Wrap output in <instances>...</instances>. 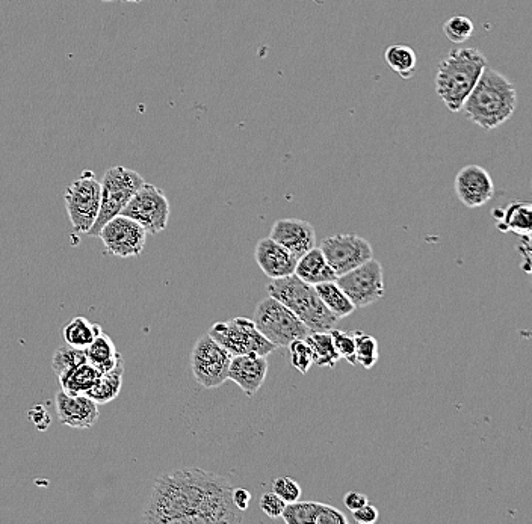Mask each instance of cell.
<instances>
[{"mask_svg": "<svg viewBox=\"0 0 532 524\" xmlns=\"http://www.w3.org/2000/svg\"><path fill=\"white\" fill-rule=\"evenodd\" d=\"M517 91L513 82L487 65L461 111L475 126L495 130L513 117Z\"/></svg>", "mask_w": 532, "mask_h": 524, "instance_id": "cell-2", "label": "cell"}, {"mask_svg": "<svg viewBox=\"0 0 532 524\" xmlns=\"http://www.w3.org/2000/svg\"><path fill=\"white\" fill-rule=\"evenodd\" d=\"M344 503L353 512L369 503V499L366 494L359 493V491H350V493L345 494Z\"/></svg>", "mask_w": 532, "mask_h": 524, "instance_id": "cell-37", "label": "cell"}, {"mask_svg": "<svg viewBox=\"0 0 532 524\" xmlns=\"http://www.w3.org/2000/svg\"><path fill=\"white\" fill-rule=\"evenodd\" d=\"M353 517L357 523L372 524L378 520V517H380V512H378V509L375 508L374 505H369V503H366V505L362 506V508L357 509V511H353Z\"/></svg>", "mask_w": 532, "mask_h": 524, "instance_id": "cell-36", "label": "cell"}, {"mask_svg": "<svg viewBox=\"0 0 532 524\" xmlns=\"http://www.w3.org/2000/svg\"><path fill=\"white\" fill-rule=\"evenodd\" d=\"M294 274L312 286L325 283V281H335L338 278V275L325 260L321 248L318 247H313L312 250L307 251L304 256L298 259Z\"/></svg>", "mask_w": 532, "mask_h": 524, "instance_id": "cell-21", "label": "cell"}, {"mask_svg": "<svg viewBox=\"0 0 532 524\" xmlns=\"http://www.w3.org/2000/svg\"><path fill=\"white\" fill-rule=\"evenodd\" d=\"M384 59H386V64L389 65L390 70L399 74V78L407 81V79H412L413 74L416 73L418 56L412 47L404 46V44H393V46L387 47L386 52H384Z\"/></svg>", "mask_w": 532, "mask_h": 524, "instance_id": "cell-27", "label": "cell"}, {"mask_svg": "<svg viewBox=\"0 0 532 524\" xmlns=\"http://www.w3.org/2000/svg\"><path fill=\"white\" fill-rule=\"evenodd\" d=\"M356 342V361L363 369H372L378 361V342L371 334L356 331L353 334Z\"/></svg>", "mask_w": 532, "mask_h": 524, "instance_id": "cell-29", "label": "cell"}, {"mask_svg": "<svg viewBox=\"0 0 532 524\" xmlns=\"http://www.w3.org/2000/svg\"><path fill=\"white\" fill-rule=\"evenodd\" d=\"M102 2H114V0H102Z\"/></svg>", "mask_w": 532, "mask_h": 524, "instance_id": "cell-40", "label": "cell"}, {"mask_svg": "<svg viewBox=\"0 0 532 524\" xmlns=\"http://www.w3.org/2000/svg\"><path fill=\"white\" fill-rule=\"evenodd\" d=\"M124 2H130V4H140V2H144V0H124Z\"/></svg>", "mask_w": 532, "mask_h": 524, "instance_id": "cell-39", "label": "cell"}, {"mask_svg": "<svg viewBox=\"0 0 532 524\" xmlns=\"http://www.w3.org/2000/svg\"><path fill=\"white\" fill-rule=\"evenodd\" d=\"M289 352H291L292 367L300 373H307L310 367L315 364V355L306 339H297L289 343Z\"/></svg>", "mask_w": 532, "mask_h": 524, "instance_id": "cell-32", "label": "cell"}, {"mask_svg": "<svg viewBox=\"0 0 532 524\" xmlns=\"http://www.w3.org/2000/svg\"><path fill=\"white\" fill-rule=\"evenodd\" d=\"M233 487L217 473L182 469L159 476L144 523L238 524L241 511L233 505Z\"/></svg>", "mask_w": 532, "mask_h": 524, "instance_id": "cell-1", "label": "cell"}, {"mask_svg": "<svg viewBox=\"0 0 532 524\" xmlns=\"http://www.w3.org/2000/svg\"><path fill=\"white\" fill-rule=\"evenodd\" d=\"M254 259L263 274L271 280L294 274L298 262L297 257L288 248L277 244L270 236L257 242Z\"/></svg>", "mask_w": 532, "mask_h": 524, "instance_id": "cell-18", "label": "cell"}, {"mask_svg": "<svg viewBox=\"0 0 532 524\" xmlns=\"http://www.w3.org/2000/svg\"><path fill=\"white\" fill-rule=\"evenodd\" d=\"M102 331L99 324H93L84 316H78V318H73L69 324H65L62 328V336L67 345L76 349H85Z\"/></svg>", "mask_w": 532, "mask_h": 524, "instance_id": "cell-26", "label": "cell"}, {"mask_svg": "<svg viewBox=\"0 0 532 524\" xmlns=\"http://www.w3.org/2000/svg\"><path fill=\"white\" fill-rule=\"evenodd\" d=\"M268 373V358L263 355H233L229 367V380L238 384L239 389L247 396H254L263 386Z\"/></svg>", "mask_w": 532, "mask_h": 524, "instance_id": "cell-17", "label": "cell"}, {"mask_svg": "<svg viewBox=\"0 0 532 524\" xmlns=\"http://www.w3.org/2000/svg\"><path fill=\"white\" fill-rule=\"evenodd\" d=\"M65 209L76 235L90 232L100 209V183L93 171H84L64 194Z\"/></svg>", "mask_w": 532, "mask_h": 524, "instance_id": "cell-9", "label": "cell"}, {"mask_svg": "<svg viewBox=\"0 0 532 524\" xmlns=\"http://www.w3.org/2000/svg\"><path fill=\"white\" fill-rule=\"evenodd\" d=\"M87 363L85 349H76L73 346L65 345L59 348L53 355L52 367L56 377H61L65 372H69L79 364Z\"/></svg>", "mask_w": 532, "mask_h": 524, "instance_id": "cell-30", "label": "cell"}, {"mask_svg": "<svg viewBox=\"0 0 532 524\" xmlns=\"http://www.w3.org/2000/svg\"><path fill=\"white\" fill-rule=\"evenodd\" d=\"M100 372L91 363H82L58 378L62 392L69 395H87L99 380Z\"/></svg>", "mask_w": 532, "mask_h": 524, "instance_id": "cell-23", "label": "cell"}, {"mask_svg": "<svg viewBox=\"0 0 532 524\" xmlns=\"http://www.w3.org/2000/svg\"><path fill=\"white\" fill-rule=\"evenodd\" d=\"M209 336L217 340L232 355L254 354L268 357L277 346L262 336L253 319L233 318L230 321L217 322L209 330Z\"/></svg>", "mask_w": 532, "mask_h": 524, "instance_id": "cell-7", "label": "cell"}, {"mask_svg": "<svg viewBox=\"0 0 532 524\" xmlns=\"http://www.w3.org/2000/svg\"><path fill=\"white\" fill-rule=\"evenodd\" d=\"M270 238L288 248L297 259L312 250L316 244V233L312 224L303 219H277L271 229Z\"/></svg>", "mask_w": 532, "mask_h": 524, "instance_id": "cell-16", "label": "cell"}, {"mask_svg": "<svg viewBox=\"0 0 532 524\" xmlns=\"http://www.w3.org/2000/svg\"><path fill=\"white\" fill-rule=\"evenodd\" d=\"M257 330L277 348H288L297 339H306L312 331L285 304L273 296H266L254 310Z\"/></svg>", "mask_w": 532, "mask_h": 524, "instance_id": "cell-5", "label": "cell"}, {"mask_svg": "<svg viewBox=\"0 0 532 524\" xmlns=\"http://www.w3.org/2000/svg\"><path fill=\"white\" fill-rule=\"evenodd\" d=\"M56 414L62 425L73 429L93 428L99 420V408L87 395L59 392L55 398Z\"/></svg>", "mask_w": 532, "mask_h": 524, "instance_id": "cell-15", "label": "cell"}, {"mask_svg": "<svg viewBox=\"0 0 532 524\" xmlns=\"http://www.w3.org/2000/svg\"><path fill=\"white\" fill-rule=\"evenodd\" d=\"M274 493L279 494L286 503H294L301 499V487L297 481L289 478V476H282L273 482Z\"/></svg>", "mask_w": 532, "mask_h": 524, "instance_id": "cell-34", "label": "cell"}, {"mask_svg": "<svg viewBox=\"0 0 532 524\" xmlns=\"http://www.w3.org/2000/svg\"><path fill=\"white\" fill-rule=\"evenodd\" d=\"M306 340L315 355V366L333 369L341 360L328 331H312Z\"/></svg>", "mask_w": 532, "mask_h": 524, "instance_id": "cell-28", "label": "cell"}, {"mask_svg": "<svg viewBox=\"0 0 532 524\" xmlns=\"http://www.w3.org/2000/svg\"><path fill=\"white\" fill-rule=\"evenodd\" d=\"M316 292L322 303L325 304L328 310L338 319L347 318L356 310L354 304L351 303L350 298L345 295L344 290L338 286L335 281H325V283L315 284Z\"/></svg>", "mask_w": 532, "mask_h": 524, "instance_id": "cell-25", "label": "cell"}, {"mask_svg": "<svg viewBox=\"0 0 532 524\" xmlns=\"http://www.w3.org/2000/svg\"><path fill=\"white\" fill-rule=\"evenodd\" d=\"M454 189L458 200L469 209L484 206L495 195L492 176L480 165H466L461 168L455 176Z\"/></svg>", "mask_w": 532, "mask_h": 524, "instance_id": "cell-14", "label": "cell"}, {"mask_svg": "<svg viewBox=\"0 0 532 524\" xmlns=\"http://www.w3.org/2000/svg\"><path fill=\"white\" fill-rule=\"evenodd\" d=\"M85 355L88 363L93 364L100 373L109 372L123 360L111 337L103 331L85 348Z\"/></svg>", "mask_w": 532, "mask_h": 524, "instance_id": "cell-22", "label": "cell"}, {"mask_svg": "<svg viewBox=\"0 0 532 524\" xmlns=\"http://www.w3.org/2000/svg\"><path fill=\"white\" fill-rule=\"evenodd\" d=\"M331 339L335 343L336 351L341 355V358L347 360L351 366H357L356 361V342H354V336L348 331L330 330Z\"/></svg>", "mask_w": 532, "mask_h": 524, "instance_id": "cell-33", "label": "cell"}, {"mask_svg": "<svg viewBox=\"0 0 532 524\" xmlns=\"http://www.w3.org/2000/svg\"><path fill=\"white\" fill-rule=\"evenodd\" d=\"M288 524H347L348 518L344 512L335 506L319 502L288 503L282 514Z\"/></svg>", "mask_w": 532, "mask_h": 524, "instance_id": "cell-19", "label": "cell"}, {"mask_svg": "<svg viewBox=\"0 0 532 524\" xmlns=\"http://www.w3.org/2000/svg\"><path fill=\"white\" fill-rule=\"evenodd\" d=\"M144 183L146 182L137 171L126 167L109 168L100 183L99 215L87 235L97 238L106 222L120 215L121 210Z\"/></svg>", "mask_w": 532, "mask_h": 524, "instance_id": "cell-6", "label": "cell"}, {"mask_svg": "<svg viewBox=\"0 0 532 524\" xmlns=\"http://www.w3.org/2000/svg\"><path fill=\"white\" fill-rule=\"evenodd\" d=\"M487 67V58L475 47L452 49L436 73L437 96L451 112H460Z\"/></svg>", "mask_w": 532, "mask_h": 524, "instance_id": "cell-3", "label": "cell"}, {"mask_svg": "<svg viewBox=\"0 0 532 524\" xmlns=\"http://www.w3.org/2000/svg\"><path fill=\"white\" fill-rule=\"evenodd\" d=\"M124 361L121 360L114 369L100 373L99 380L87 393L88 398L93 399L97 405L109 404L118 398L123 386Z\"/></svg>", "mask_w": 532, "mask_h": 524, "instance_id": "cell-24", "label": "cell"}, {"mask_svg": "<svg viewBox=\"0 0 532 524\" xmlns=\"http://www.w3.org/2000/svg\"><path fill=\"white\" fill-rule=\"evenodd\" d=\"M474 32V22L466 16H454L443 23V35L451 43H464V41H468L474 35Z\"/></svg>", "mask_w": 532, "mask_h": 524, "instance_id": "cell-31", "label": "cell"}, {"mask_svg": "<svg viewBox=\"0 0 532 524\" xmlns=\"http://www.w3.org/2000/svg\"><path fill=\"white\" fill-rule=\"evenodd\" d=\"M266 292L285 304L310 331H330L341 321L322 303L315 286L295 274L271 281Z\"/></svg>", "mask_w": 532, "mask_h": 524, "instance_id": "cell-4", "label": "cell"}, {"mask_svg": "<svg viewBox=\"0 0 532 524\" xmlns=\"http://www.w3.org/2000/svg\"><path fill=\"white\" fill-rule=\"evenodd\" d=\"M321 251L335 274L344 275L374 259V248L359 235H335L321 242Z\"/></svg>", "mask_w": 532, "mask_h": 524, "instance_id": "cell-13", "label": "cell"}, {"mask_svg": "<svg viewBox=\"0 0 532 524\" xmlns=\"http://www.w3.org/2000/svg\"><path fill=\"white\" fill-rule=\"evenodd\" d=\"M120 215L137 221L149 235H158L167 229L168 219H170V201L158 186L144 183L133 194Z\"/></svg>", "mask_w": 532, "mask_h": 524, "instance_id": "cell-10", "label": "cell"}, {"mask_svg": "<svg viewBox=\"0 0 532 524\" xmlns=\"http://www.w3.org/2000/svg\"><path fill=\"white\" fill-rule=\"evenodd\" d=\"M149 233L137 221L124 215L109 219L97 238L102 239L106 253L121 259L138 257L143 254Z\"/></svg>", "mask_w": 532, "mask_h": 524, "instance_id": "cell-12", "label": "cell"}, {"mask_svg": "<svg viewBox=\"0 0 532 524\" xmlns=\"http://www.w3.org/2000/svg\"><path fill=\"white\" fill-rule=\"evenodd\" d=\"M233 505L239 509V511H247L248 506L251 503V493L247 488H236L232 491Z\"/></svg>", "mask_w": 532, "mask_h": 524, "instance_id": "cell-38", "label": "cell"}, {"mask_svg": "<svg viewBox=\"0 0 532 524\" xmlns=\"http://www.w3.org/2000/svg\"><path fill=\"white\" fill-rule=\"evenodd\" d=\"M260 509L265 512L270 518L282 517L288 503L279 496V494L270 491V493L263 494L259 500Z\"/></svg>", "mask_w": 532, "mask_h": 524, "instance_id": "cell-35", "label": "cell"}, {"mask_svg": "<svg viewBox=\"0 0 532 524\" xmlns=\"http://www.w3.org/2000/svg\"><path fill=\"white\" fill-rule=\"evenodd\" d=\"M496 227L502 233H516L519 236L531 235L532 204L529 201H513L505 207L493 210Z\"/></svg>", "mask_w": 532, "mask_h": 524, "instance_id": "cell-20", "label": "cell"}, {"mask_svg": "<svg viewBox=\"0 0 532 524\" xmlns=\"http://www.w3.org/2000/svg\"><path fill=\"white\" fill-rule=\"evenodd\" d=\"M336 283L356 309H365L377 303L386 293L383 266L375 259L368 260L347 274L339 275Z\"/></svg>", "mask_w": 532, "mask_h": 524, "instance_id": "cell-11", "label": "cell"}, {"mask_svg": "<svg viewBox=\"0 0 532 524\" xmlns=\"http://www.w3.org/2000/svg\"><path fill=\"white\" fill-rule=\"evenodd\" d=\"M233 355L212 339L209 333L198 337L191 352V367L195 381L205 389H217L229 381Z\"/></svg>", "mask_w": 532, "mask_h": 524, "instance_id": "cell-8", "label": "cell"}]
</instances>
